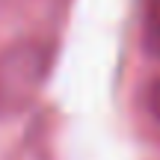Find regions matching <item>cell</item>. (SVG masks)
I'll use <instances>...</instances> for the list:
<instances>
[{
  "mask_svg": "<svg viewBox=\"0 0 160 160\" xmlns=\"http://www.w3.org/2000/svg\"><path fill=\"white\" fill-rule=\"evenodd\" d=\"M142 45L151 57L160 59V0L145 3V18H142Z\"/></svg>",
  "mask_w": 160,
  "mask_h": 160,
  "instance_id": "obj_1",
  "label": "cell"
},
{
  "mask_svg": "<svg viewBox=\"0 0 160 160\" xmlns=\"http://www.w3.org/2000/svg\"><path fill=\"white\" fill-rule=\"evenodd\" d=\"M148 110H151V116H154L157 125H160V77L151 83V89H148Z\"/></svg>",
  "mask_w": 160,
  "mask_h": 160,
  "instance_id": "obj_2",
  "label": "cell"
}]
</instances>
